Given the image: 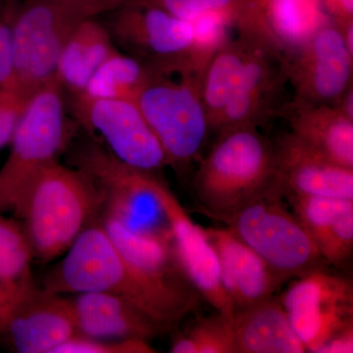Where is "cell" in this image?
Returning <instances> with one entry per match:
<instances>
[{
  "mask_svg": "<svg viewBox=\"0 0 353 353\" xmlns=\"http://www.w3.org/2000/svg\"><path fill=\"white\" fill-rule=\"evenodd\" d=\"M46 276L43 289L54 294L102 292L130 301L157 323L163 333L199 306V299L162 289L127 261L101 223L90 225Z\"/></svg>",
  "mask_w": 353,
  "mask_h": 353,
  "instance_id": "cell-1",
  "label": "cell"
},
{
  "mask_svg": "<svg viewBox=\"0 0 353 353\" xmlns=\"http://www.w3.org/2000/svg\"><path fill=\"white\" fill-rule=\"evenodd\" d=\"M105 196L92 178L55 160L36 176L14 211L23 221L34 259L62 256L103 211Z\"/></svg>",
  "mask_w": 353,
  "mask_h": 353,
  "instance_id": "cell-2",
  "label": "cell"
},
{
  "mask_svg": "<svg viewBox=\"0 0 353 353\" xmlns=\"http://www.w3.org/2000/svg\"><path fill=\"white\" fill-rule=\"evenodd\" d=\"M192 180L199 211L222 222L248 202L276 196L275 143L256 127L223 130ZM280 197V196H279Z\"/></svg>",
  "mask_w": 353,
  "mask_h": 353,
  "instance_id": "cell-3",
  "label": "cell"
},
{
  "mask_svg": "<svg viewBox=\"0 0 353 353\" xmlns=\"http://www.w3.org/2000/svg\"><path fill=\"white\" fill-rule=\"evenodd\" d=\"M102 22L116 48L157 75H201L216 43L196 24L139 0H128Z\"/></svg>",
  "mask_w": 353,
  "mask_h": 353,
  "instance_id": "cell-4",
  "label": "cell"
},
{
  "mask_svg": "<svg viewBox=\"0 0 353 353\" xmlns=\"http://www.w3.org/2000/svg\"><path fill=\"white\" fill-rule=\"evenodd\" d=\"M95 17L76 0H14L12 79L8 90L29 99L55 78L60 53L77 27Z\"/></svg>",
  "mask_w": 353,
  "mask_h": 353,
  "instance_id": "cell-5",
  "label": "cell"
},
{
  "mask_svg": "<svg viewBox=\"0 0 353 353\" xmlns=\"http://www.w3.org/2000/svg\"><path fill=\"white\" fill-rule=\"evenodd\" d=\"M64 88L54 78L30 97L0 168V213L15 211L32 181L66 145Z\"/></svg>",
  "mask_w": 353,
  "mask_h": 353,
  "instance_id": "cell-6",
  "label": "cell"
},
{
  "mask_svg": "<svg viewBox=\"0 0 353 353\" xmlns=\"http://www.w3.org/2000/svg\"><path fill=\"white\" fill-rule=\"evenodd\" d=\"M281 197H260L222 221L234 236L268 265L282 283L327 269L314 241Z\"/></svg>",
  "mask_w": 353,
  "mask_h": 353,
  "instance_id": "cell-7",
  "label": "cell"
},
{
  "mask_svg": "<svg viewBox=\"0 0 353 353\" xmlns=\"http://www.w3.org/2000/svg\"><path fill=\"white\" fill-rule=\"evenodd\" d=\"M201 76H157L137 99L163 148L167 164L185 174L199 158L210 132L201 95Z\"/></svg>",
  "mask_w": 353,
  "mask_h": 353,
  "instance_id": "cell-8",
  "label": "cell"
},
{
  "mask_svg": "<svg viewBox=\"0 0 353 353\" xmlns=\"http://www.w3.org/2000/svg\"><path fill=\"white\" fill-rule=\"evenodd\" d=\"M71 97L77 120L88 131L99 134L114 157L153 174L168 165L163 148L136 102Z\"/></svg>",
  "mask_w": 353,
  "mask_h": 353,
  "instance_id": "cell-9",
  "label": "cell"
},
{
  "mask_svg": "<svg viewBox=\"0 0 353 353\" xmlns=\"http://www.w3.org/2000/svg\"><path fill=\"white\" fill-rule=\"evenodd\" d=\"M280 301L306 352H317L329 339L353 325L352 283L327 269L296 279Z\"/></svg>",
  "mask_w": 353,
  "mask_h": 353,
  "instance_id": "cell-10",
  "label": "cell"
},
{
  "mask_svg": "<svg viewBox=\"0 0 353 353\" xmlns=\"http://www.w3.org/2000/svg\"><path fill=\"white\" fill-rule=\"evenodd\" d=\"M285 58L294 103L334 106L352 85L353 54L333 19Z\"/></svg>",
  "mask_w": 353,
  "mask_h": 353,
  "instance_id": "cell-11",
  "label": "cell"
},
{
  "mask_svg": "<svg viewBox=\"0 0 353 353\" xmlns=\"http://www.w3.org/2000/svg\"><path fill=\"white\" fill-rule=\"evenodd\" d=\"M152 189L170 231L174 252L185 277L217 312L233 317V304L223 287L219 261L205 229L190 218L157 175L153 176Z\"/></svg>",
  "mask_w": 353,
  "mask_h": 353,
  "instance_id": "cell-12",
  "label": "cell"
},
{
  "mask_svg": "<svg viewBox=\"0 0 353 353\" xmlns=\"http://www.w3.org/2000/svg\"><path fill=\"white\" fill-rule=\"evenodd\" d=\"M78 333L71 299L34 287L0 317V338L18 353H55Z\"/></svg>",
  "mask_w": 353,
  "mask_h": 353,
  "instance_id": "cell-13",
  "label": "cell"
},
{
  "mask_svg": "<svg viewBox=\"0 0 353 353\" xmlns=\"http://www.w3.org/2000/svg\"><path fill=\"white\" fill-rule=\"evenodd\" d=\"M287 83L284 54L265 41L256 43L216 132L234 127L257 128L281 113L279 102Z\"/></svg>",
  "mask_w": 353,
  "mask_h": 353,
  "instance_id": "cell-14",
  "label": "cell"
},
{
  "mask_svg": "<svg viewBox=\"0 0 353 353\" xmlns=\"http://www.w3.org/2000/svg\"><path fill=\"white\" fill-rule=\"evenodd\" d=\"M275 143V192L281 199L315 196L353 201V170L313 152L290 132Z\"/></svg>",
  "mask_w": 353,
  "mask_h": 353,
  "instance_id": "cell-15",
  "label": "cell"
},
{
  "mask_svg": "<svg viewBox=\"0 0 353 353\" xmlns=\"http://www.w3.org/2000/svg\"><path fill=\"white\" fill-rule=\"evenodd\" d=\"M99 223L122 256L153 284L176 294L201 299L179 265L168 226L134 229L105 214H102Z\"/></svg>",
  "mask_w": 353,
  "mask_h": 353,
  "instance_id": "cell-16",
  "label": "cell"
},
{
  "mask_svg": "<svg viewBox=\"0 0 353 353\" xmlns=\"http://www.w3.org/2000/svg\"><path fill=\"white\" fill-rule=\"evenodd\" d=\"M219 261L221 281L234 311L273 296L283 284L268 265L227 228L205 229Z\"/></svg>",
  "mask_w": 353,
  "mask_h": 353,
  "instance_id": "cell-17",
  "label": "cell"
},
{
  "mask_svg": "<svg viewBox=\"0 0 353 353\" xmlns=\"http://www.w3.org/2000/svg\"><path fill=\"white\" fill-rule=\"evenodd\" d=\"M78 333L103 340L150 341L163 333L157 322L116 294L92 292L71 299Z\"/></svg>",
  "mask_w": 353,
  "mask_h": 353,
  "instance_id": "cell-18",
  "label": "cell"
},
{
  "mask_svg": "<svg viewBox=\"0 0 353 353\" xmlns=\"http://www.w3.org/2000/svg\"><path fill=\"white\" fill-rule=\"evenodd\" d=\"M281 113L290 134L329 161L353 170V119L334 105L290 101Z\"/></svg>",
  "mask_w": 353,
  "mask_h": 353,
  "instance_id": "cell-19",
  "label": "cell"
},
{
  "mask_svg": "<svg viewBox=\"0 0 353 353\" xmlns=\"http://www.w3.org/2000/svg\"><path fill=\"white\" fill-rule=\"evenodd\" d=\"M236 353H304L280 299L272 296L233 316Z\"/></svg>",
  "mask_w": 353,
  "mask_h": 353,
  "instance_id": "cell-20",
  "label": "cell"
},
{
  "mask_svg": "<svg viewBox=\"0 0 353 353\" xmlns=\"http://www.w3.org/2000/svg\"><path fill=\"white\" fill-rule=\"evenodd\" d=\"M259 41H264L243 34H238L234 39L226 38L215 48L202 70L201 95L210 131H217L221 117L231 101L246 62Z\"/></svg>",
  "mask_w": 353,
  "mask_h": 353,
  "instance_id": "cell-21",
  "label": "cell"
},
{
  "mask_svg": "<svg viewBox=\"0 0 353 353\" xmlns=\"http://www.w3.org/2000/svg\"><path fill=\"white\" fill-rule=\"evenodd\" d=\"M116 50L105 25L97 17L88 18L65 43L55 78L71 95L82 94L95 71Z\"/></svg>",
  "mask_w": 353,
  "mask_h": 353,
  "instance_id": "cell-22",
  "label": "cell"
},
{
  "mask_svg": "<svg viewBox=\"0 0 353 353\" xmlns=\"http://www.w3.org/2000/svg\"><path fill=\"white\" fill-rule=\"evenodd\" d=\"M267 31L285 57L294 52L327 21L321 0H261Z\"/></svg>",
  "mask_w": 353,
  "mask_h": 353,
  "instance_id": "cell-23",
  "label": "cell"
},
{
  "mask_svg": "<svg viewBox=\"0 0 353 353\" xmlns=\"http://www.w3.org/2000/svg\"><path fill=\"white\" fill-rule=\"evenodd\" d=\"M157 6L181 19L194 22L201 18H221L238 34L272 43L263 17L261 0H139ZM276 48V46H275Z\"/></svg>",
  "mask_w": 353,
  "mask_h": 353,
  "instance_id": "cell-24",
  "label": "cell"
},
{
  "mask_svg": "<svg viewBox=\"0 0 353 353\" xmlns=\"http://www.w3.org/2000/svg\"><path fill=\"white\" fill-rule=\"evenodd\" d=\"M34 259L22 224L0 215V317L36 287Z\"/></svg>",
  "mask_w": 353,
  "mask_h": 353,
  "instance_id": "cell-25",
  "label": "cell"
},
{
  "mask_svg": "<svg viewBox=\"0 0 353 353\" xmlns=\"http://www.w3.org/2000/svg\"><path fill=\"white\" fill-rule=\"evenodd\" d=\"M157 76L159 75L137 58L117 48L95 71L80 94L92 99L136 102L143 88Z\"/></svg>",
  "mask_w": 353,
  "mask_h": 353,
  "instance_id": "cell-26",
  "label": "cell"
},
{
  "mask_svg": "<svg viewBox=\"0 0 353 353\" xmlns=\"http://www.w3.org/2000/svg\"><path fill=\"white\" fill-rule=\"evenodd\" d=\"M172 353H236L233 317L221 314L202 318L187 334L176 336Z\"/></svg>",
  "mask_w": 353,
  "mask_h": 353,
  "instance_id": "cell-27",
  "label": "cell"
},
{
  "mask_svg": "<svg viewBox=\"0 0 353 353\" xmlns=\"http://www.w3.org/2000/svg\"><path fill=\"white\" fill-rule=\"evenodd\" d=\"M294 214L303 224L318 250L341 214L353 208V201L315 196L287 197Z\"/></svg>",
  "mask_w": 353,
  "mask_h": 353,
  "instance_id": "cell-28",
  "label": "cell"
},
{
  "mask_svg": "<svg viewBox=\"0 0 353 353\" xmlns=\"http://www.w3.org/2000/svg\"><path fill=\"white\" fill-rule=\"evenodd\" d=\"M145 340H103L77 334L55 350V353H154Z\"/></svg>",
  "mask_w": 353,
  "mask_h": 353,
  "instance_id": "cell-29",
  "label": "cell"
},
{
  "mask_svg": "<svg viewBox=\"0 0 353 353\" xmlns=\"http://www.w3.org/2000/svg\"><path fill=\"white\" fill-rule=\"evenodd\" d=\"M353 252V208L336 219L326 240L319 248L320 254L328 264L341 266L352 257Z\"/></svg>",
  "mask_w": 353,
  "mask_h": 353,
  "instance_id": "cell-30",
  "label": "cell"
},
{
  "mask_svg": "<svg viewBox=\"0 0 353 353\" xmlns=\"http://www.w3.org/2000/svg\"><path fill=\"white\" fill-rule=\"evenodd\" d=\"M29 99L8 88H0V150L10 145Z\"/></svg>",
  "mask_w": 353,
  "mask_h": 353,
  "instance_id": "cell-31",
  "label": "cell"
},
{
  "mask_svg": "<svg viewBox=\"0 0 353 353\" xmlns=\"http://www.w3.org/2000/svg\"><path fill=\"white\" fill-rule=\"evenodd\" d=\"M12 2L13 0H0V88H9L12 79Z\"/></svg>",
  "mask_w": 353,
  "mask_h": 353,
  "instance_id": "cell-32",
  "label": "cell"
},
{
  "mask_svg": "<svg viewBox=\"0 0 353 353\" xmlns=\"http://www.w3.org/2000/svg\"><path fill=\"white\" fill-rule=\"evenodd\" d=\"M353 325L334 334L316 353H352Z\"/></svg>",
  "mask_w": 353,
  "mask_h": 353,
  "instance_id": "cell-33",
  "label": "cell"
},
{
  "mask_svg": "<svg viewBox=\"0 0 353 353\" xmlns=\"http://www.w3.org/2000/svg\"><path fill=\"white\" fill-rule=\"evenodd\" d=\"M327 14L338 24L353 20V0H321Z\"/></svg>",
  "mask_w": 353,
  "mask_h": 353,
  "instance_id": "cell-34",
  "label": "cell"
},
{
  "mask_svg": "<svg viewBox=\"0 0 353 353\" xmlns=\"http://www.w3.org/2000/svg\"><path fill=\"white\" fill-rule=\"evenodd\" d=\"M87 7L97 17L101 14L110 12L125 3L127 0H76Z\"/></svg>",
  "mask_w": 353,
  "mask_h": 353,
  "instance_id": "cell-35",
  "label": "cell"
},
{
  "mask_svg": "<svg viewBox=\"0 0 353 353\" xmlns=\"http://www.w3.org/2000/svg\"><path fill=\"white\" fill-rule=\"evenodd\" d=\"M127 1H128V0H127ZM127 1H126V2H127Z\"/></svg>",
  "mask_w": 353,
  "mask_h": 353,
  "instance_id": "cell-36",
  "label": "cell"
}]
</instances>
